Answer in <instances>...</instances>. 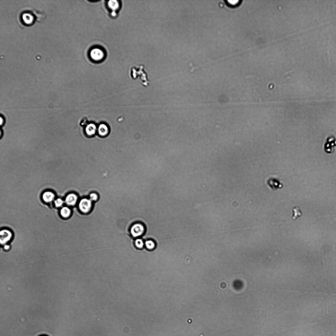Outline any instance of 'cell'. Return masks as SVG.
Returning a JSON list of instances; mask_svg holds the SVG:
<instances>
[{"label": "cell", "mask_w": 336, "mask_h": 336, "mask_svg": "<svg viewBox=\"0 0 336 336\" xmlns=\"http://www.w3.org/2000/svg\"><path fill=\"white\" fill-rule=\"evenodd\" d=\"M98 135L100 137L105 138L109 135V131L108 126L105 124H101L97 130Z\"/></svg>", "instance_id": "obj_7"}, {"label": "cell", "mask_w": 336, "mask_h": 336, "mask_svg": "<svg viewBox=\"0 0 336 336\" xmlns=\"http://www.w3.org/2000/svg\"><path fill=\"white\" fill-rule=\"evenodd\" d=\"M291 219L296 220L303 215V212L298 206H295L291 209Z\"/></svg>", "instance_id": "obj_8"}, {"label": "cell", "mask_w": 336, "mask_h": 336, "mask_svg": "<svg viewBox=\"0 0 336 336\" xmlns=\"http://www.w3.org/2000/svg\"><path fill=\"white\" fill-rule=\"evenodd\" d=\"M227 2H228L229 4L231 5V6H236L239 3V1L238 0H234H234H232V1L229 0V1H227Z\"/></svg>", "instance_id": "obj_18"}, {"label": "cell", "mask_w": 336, "mask_h": 336, "mask_svg": "<svg viewBox=\"0 0 336 336\" xmlns=\"http://www.w3.org/2000/svg\"><path fill=\"white\" fill-rule=\"evenodd\" d=\"M63 201L61 199L58 198L55 201V204L56 207H60L63 205Z\"/></svg>", "instance_id": "obj_17"}, {"label": "cell", "mask_w": 336, "mask_h": 336, "mask_svg": "<svg viewBox=\"0 0 336 336\" xmlns=\"http://www.w3.org/2000/svg\"><path fill=\"white\" fill-rule=\"evenodd\" d=\"M135 244L137 247L139 249H142L143 247L144 244L143 240L137 239L135 240Z\"/></svg>", "instance_id": "obj_16"}, {"label": "cell", "mask_w": 336, "mask_h": 336, "mask_svg": "<svg viewBox=\"0 0 336 336\" xmlns=\"http://www.w3.org/2000/svg\"><path fill=\"white\" fill-rule=\"evenodd\" d=\"M89 198L90 200L96 202L99 199V195L97 193L93 192L90 194Z\"/></svg>", "instance_id": "obj_15"}, {"label": "cell", "mask_w": 336, "mask_h": 336, "mask_svg": "<svg viewBox=\"0 0 336 336\" xmlns=\"http://www.w3.org/2000/svg\"><path fill=\"white\" fill-rule=\"evenodd\" d=\"M97 130L96 126L94 124L91 123L88 125L85 130V132L87 137H92L95 135Z\"/></svg>", "instance_id": "obj_9"}, {"label": "cell", "mask_w": 336, "mask_h": 336, "mask_svg": "<svg viewBox=\"0 0 336 336\" xmlns=\"http://www.w3.org/2000/svg\"><path fill=\"white\" fill-rule=\"evenodd\" d=\"M79 198L78 196L75 193H70L66 196V202L68 206H74L77 203Z\"/></svg>", "instance_id": "obj_6"}, {"label": "cell", "mask_w": 336, "mask_h": 336, "mask_svg": "<svg viewBox=\"0 0 336 336\" xmlns=\"http://www.w3.org/2000/svg\"><path fill=\"white\" fill-rule=\"evenodd\" d=\"M43 198L45 202L49 203L51 202L55 198V195L51 192H46L43 193Z\"/></svg>", "instance_id": "obj_11"}, {"label": "cell", "mask_w": 336, "mask_h": 336, "mask_svg": "<svg viewBox=\"0 0 336 336\" xmlns=\"http://www.w3.org/2000/svg\"><path fill=\"white\" fill-rule=\"evenodd\" d=\"M90 54L91 59L95 61H102L105 56L104 51L99 48L93 49L90 51Z\"/></svg>", "instance_id": "obj_3"}, {"label": "cell", "mask_w": 336, "mask_h": 336, "mask_svg": "<svg viewBox=\"0 0 336 336\" xmlns=\"http://www.w3.org/2000/svg\"><path fill=\"white\" fill-rule=\"evenodd\" d=\"M336 146V138L334 136H331L327 139L325 144V151L327 153H332L334 151V147Z\"/></svg>", "instance_id": "obj_4"}, {"label": "cell", "mask_w": 336, "mask_h": 336, "mask_svg": "<svg viewBox=\"0 0 336 336\" xmlns=\"http://www.w3.org/2000/svg\"><path fill=\"white\" fill-rule=\"evenodd\" d=\"M71 211L70 209L67 207H64L61 211V215L64 218H66L70 216Z\"/></svg>", "instance_id": "obj_13"}, {"label": "cell", "mask_w": 336, "mask_h": 336, "mask_svg": "<svg viewBox=\"0 0 336 336\" xmlns=\"http://www.w3.org/2000/svg\"><path fill=\"white\" fill-rule=\"evenodd\" d=\"M93 202L89 198H84L80 200L79 203V208L82 213H87L91 210Z\"/></svg>", "instance_id": "obj_1"}, {"label": "cell", "mask_w": 336, "mask_h": 336, "mask_svg": "<svg viewBox=\"0 0 336 336\" xmlns=\"http://www.w3.org/2000/svg\"><path fill=\"white\" fill-rule=\"evenodd\" d=\"M46 336V335H41V336Z\"/></svg>", "instance_id": "obj_20"}, {"label": "cell", "mask_w": 336, "mask_h": 336, "mask_svg": "<svg viewBox=\"0 0 336 336\" xmlns=\"http://www.w3.org/2000/svg\"><path fill=\"white\" fill-rule=\"evenodd\" d=\"M147 249L149 250H152L156 247L155 243L152 240H148L144 243Z\"/></svg>", "instance_id": "obj_14"}, {"label": "cell", "mask_w": 336, "mask_h": 336, "mask_svg": "<svg viewBox=\"0 0 336 336\" xmlns=\"http://www.w3.org/2000/svg\"><path fill=\"white\" fill-rule=\"evenodd\" d=\"M12 236L11 232L7 229L1 230L0 232V242L1 245H4L11 239Z\"/></svg>", "instance_id": "obj_5"}, {"label": "cell", "mask_w": 336, "mask_h": 336, "mask_svg": "<svg viewBox=\"0 0 336 336\" xmlns=\"http://www.w3.org/2000/svg\"><path fill=\"white\" fill-rule=\"evenodd\" d=\"M268 184L273 189H277L282 188V184L277 180L270 179L268 180Z\"/></svg>", "instance_id": "obj_10"}, {"label": "cell", "mask_w": 336, "mask_h": 336, "mask_svg": "<svg viewBox=\"0 0 336 336\" xmlns=\"http://www.w3.org/2000/svg\"><path fill=\"white\" fill-rule=\"evenodd\" d=\"M108 5L109 8L113 12L118 9L120 7L119 3L117 1H110L108 2Z\"/></svg>", "instance_id": "obj_12"}, {"label": "cell", "mask_w": 336, "mask_h": 336, "mask_svg": "<svg viewBox=\"0 0 336 336\" xmlns=\"http://www.w3.org/2000/svg\"><path fill=\"white\" fill-rule=\"evenodd\" d=\"M10 247L8 245H5L4 246V249L6 250H8L9 249Z\"/></svg>", "instance_id": "obj_19"}, {"label": "cell", "mask_w": 336, "mask_h": 336, "mask_svg": "<svg viewBox=\"0 0 336 336\" xmlns=\"http://www.w3.org/2000/svg\"><path fill=\"white\" fill-rule=\"evenodd\" d=\"M145 231V228L144 225L137 223L133 225L131 229V233L134 237H137L143 235Z\"/></svg>", "instance_id": "obj_2"}]
</instances>
